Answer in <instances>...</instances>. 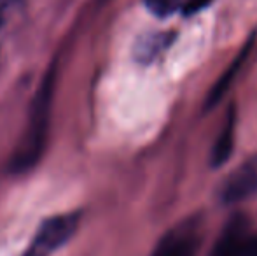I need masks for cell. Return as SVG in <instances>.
Masks as SVG:
<instances>
[{"label": "cell", "mask_w": 257, "mask_h": 256, "mask_svg": "<svg viewBox=\"0 0 257 256\" xmlns=\"http://www.w3.org/2000/svg\"><path fill=\"white\" fill-rule=\"evenodd\" d=\"M248 221L245 216H234L217 239L210 256H243L248 240Z\"/></svg>", "instance_id": "cell-5"}, {"label": "cell", "mask_w": 257, "mask_h": 256, "mask_svg": "<svg viewBox=\"0 0 257 256\" xmlns=\"http://www.w3.org/2000/svg\"><path fill=\"white\" fill-rule=\"evenodd\" d=\"M54 84H56V72L51 67L42 77L41 86L32 99L27 125L14 147L13 156H11V172L13 174H25V172L32 170L41 161L42 154L46 153L49 125H51Z\"/></svg>", "instance_id": "cell-1"}, {"label": "cell", "mask_w": 257, "mask_h": 256, "mask_svg": "<svg viewBox=\"0 0 257 256\" xmlns=\"http://www.w3.org/2000/svg\"><path fill=\"white\" fill-rule=\"evenodd\" d=\"M201 239V221L198 218H187L159 239L151 256H196Z\"/></svg>", "instance_id": "cell-3"}, {"label": "cell", "mask_w": 257, "mask_h": 256, "mask_svg": "<svg viewBox=\"0 0 257 256\" xmlns=\"http://www.w3.org/2000/svg\"><path fill=\"white\" fill-rule=\"evenodd\" d=\"M213 0H184L182 2V11L184 14H196L200 13L201 9H205V7H208L210 4H212Z\"/></svg>", "instance_id": "cell-10"}, {"label": "cell", "mask_w": 257, "mask_h": 256, "mask_svg": "<svg viewBox=\"0 0 257 256\" xmlns=\"http://www.w3.org/2000/svg\"><path fill=\"white\" fill-rule=\"evenodd\" d=\"M146 6L154 16L168 18L179 7H182V0H146Z\"/></svg>", "instance_id": "cell-9"}, {"label": "cell", "mask_w": 257, "mask_h": 256, "mask_svg": "<svg viewBox=\"0 0 257 256\" xmlns=\"http://www.w3.org/2000/svg\"><path fill=\"white\" fill-rule=\"evenodd\" d=\"M172 41H173V34H168V32H156V34L146 35L137 44V58L140 62H151Z\"/></svg>", "instance_id": "cell-7"}, {"label": "cell", "mask_w": 257, "mask_h": 256, "mask_svg": "<svg viewBox=\"0 0 257 256\" xmlns=\"http://www.w3.org/2000/svg\"><path fill=\"white\" fill-rule=\"evenodd\" d=\"M243 256H257V235L248 237L247 244H245Z\"/></svg>", "instance_id": "cell-11"}, {"label": "cell", "mask_w": 257, "mask_h": 256, "mask_svg": "<svg viewBox=\"0 0 257 256\" xmlns=\"http://www.w3.org/2000/svg\"><path fill=\"white\" fill-rule=\"evenodd\" d=\"M77 226L79 214L75 212L51 216L41 223L27 251L21 256H53L74 237Z\"/></svg>", "instance_id": "cell-2"}, {"label": "cell", "mask_w": 257, "mask_h": 256, "mask_svg": "<svg viewBox=\"0 0 257 256\" xmlns=\"http://www.w3.org/2000/svg\"><path fill=\"white\" fill-rule=\"evenodd\" d=\"M233 140H234V111L227 114V120L220 130L219 137H217L215 144L212 149V165L213 167H220L227 161L231 151H233Z\"/></svg>", "instance_id": "cell-6"}, {"label": "cell", "mask_w": 257, "mask_h": 256, "mask_svg": "<svg viewBox=\"0 0 257 256\" xmlns=\"http://www.w3.org/2000/svg\"><path fill=\"white\" fill-rule=\"evenodd\" d=\"M257 193V158L245 161L224 183L220 197L226 204H236Z\"/></svg>", "instance_id": "cell-4"}, {"label": "cell", "mask_w": 257, "mask_h": 256, "mask_svg": "<svg viewBox=\"0 0 257 256\" xmlns=\"http://www.w3.org/2000/svg\"><path fill=\"white\" fill-rule=\"evenodd\" d=\"M248 49H250V46H247V49H243V53H241L240 56H238L236 60H234V63L229 67V70L226 72V74L220 77V81L217 82L215 86H213V90L210 92V95H208V100H206V107H212V106H215L217 102H219L220 99H222V95L226 93V90H227V86H229V82H231V79L236 75V72H238V68L241 67V62H243V58H245V55L248 53Z\"/></svg>", "instance_id": "cell-8"}]
</instances>
